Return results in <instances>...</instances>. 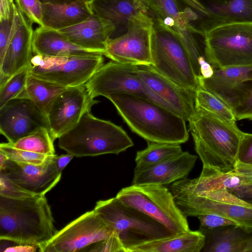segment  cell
<instances>
[{
    "label": "cell",
    "mask_w": 252,
    "mask_h": 252,
    "mask_svg": "<svg viewBox=\"0 0 252 252\" xmlns=\"http://www.w3.org/2000/svg\"><path fill=\"white\" fill-rule=\"evenodd\" d=\"M202 35L205 58L214 69L252 64V22L217 27Z\"/></svg>",
    "instance_id": "cell-7"
},
{
    "label": "cell",
    "mask_w": 252,
    "mask_h": 252,
    "mask_svg": "<svg viewBox=\"0 0 252 252\" xmlns=\"http://www.w3.org/2000/svg\"><path fill=\"white\" fill-rule=\"evenodd\" d=\"M54 141L49 130L42 128L11 144L19 149L53 156L55 155Z\"/></svg>",
    "instance_id": "cell-33"
},
{
    "label": "cell",
    "mask_w": 252,
    "mask_h": 252,
    "mask_svg": "<svg viewBox=\"0 0 252 252\" xmlns=\"http://www.w3.org/2000/svg\"><path fill=\"white\" fill-rule=\"evenodd\" d=\"M90 246L91 249L88 250L90 252H126L125 249L115 231L110 237Z\"/></svg>",
    "instance_id": "cell-39"
},
{
    "label": "cell",
    "mask_w": 252,
    "mask_h": 252,
    "mask_svg": "<svg viewBox=\"0 0 252 252\" xmlns=\"http://www.w3.org/2000/svg\"><path fill=\"white\" fill-rule=\"evenodd\" d=\"M200 67V77L203 78H209L214 74V68L206 60L205 56H201L198 59Z\"/></svg>",
    "instance_id": "cell-45"
},
{
    "label": "cell",
    "mask_w": 252,
    "mask_h": 252,
    "mask_svg": "<svg viewBox=\"0 0 252 252\" xmlns=\"http://www.w3.org/2000/svg\"><path fill=\"white\" fill-rule=\"evenodd\" d=\"M98 101L90 97L84 85L68 88L59 95L46 114L54 141L73 127L82 115Z\"/></svg>",
    "instance_id": "cell-14"
},
{
    "label": "cell",
    "mask_w": 252,
    "mask_h": 252,
    "mask_svg": "<svg viewBox=\"0 0 252 252\" xmlns=\"http://www.w3.org/2000/svg\"><path fill=\"white\" fill-rule=\"evenodd\" d=\"M15 5L14 0H0V21L14 17Z\"/></svg>",
    "instance_id": "cell-42"
},
{
    "label": "cell",
    "mask_w": 252,
    "mask_h": 252,
    "mask_svg": "<svg viewBox=\"0 0 252 252\" xmlns=\"http://www.w3.org/2000/svg\"><path fill=\"white\" fill-rule=\"evenodd\" d=\"M90 4L94 13L114 26L111 38L122 34V31L125 32L130 21L140 13L152 15L146 0H92Z\"/></svg>",
    "instance_id": "cell-22"
},
{
    "label": "cell",
    "mask_w": 252,
    "mask_h": 252,
    "mask_svg": "<svg viewBox=\"0 0 252 252\" xmlns=\"http://www.w3.org/2000/svg\"><path fill=\"white\" fill-rule=\"evenodd\" d=\"M147 147L136 153V169L144 168L161 162L183 152L180 144L147 142Z\"/></svg>",
    "instance_id": "cell-31"
},
{
    "label": "cell",
    "mask_w": 252,
    "mask_h": 252,
    "mask_svg": "<svg viewBox=\"0 0 252 252\" xmlns=\"http://www.w3.org/2000/svg\"><path fill=\"white\" fill-rule=\"evenodd\" d=\"M34 195H36L23 189L0 172V196L12 199H22Z\"/></svg>",
    "instance_id": "cell-37"
},
{
    "label": "cell",
    "mask_w": 252,
    "mask_h": 252,
    "mask_svg": "<svg viewBox=\"0 0 252 252\" xmlns=\"http://www.w3.org/2000/svg\"><path fill=\"white\" fill-rule=\"evenodd\" d=\"M238 162L252 165V134L244 132L239 148Z\"/></svg>",
    "instance_id": "cell-41"
},
{
    "label": "cell",
    "mask_w": 252,
    "mask_h": 252,
    "mask_svg": "<svg viewBox=\"0 0 252 252\" xmlns=\"http://www.w3.org/2000/svg\"><path fill=\"white\" fill-rule=\"evenodd\" d=\"M200 32L227 24L252 22V0H210Z\"/></svg>",
    "instance_id": "cell-23"
},
{
    "label": "cell",
    "mask_w": 252,
    "mask_h": 252,
    "mask_svg": "<svg viewBox=\"0 0 252 252\" xmlns=\"http://www.w3.org/2000/svg\"><path fill=\"white\" fill-rule=\"evenodd\" d=\"M136 71L146 85L182 117L189 121L195 110V92L176 85L158 72L152 64L136 65Z\"/></svg>",
    "instance_id": "cell-19"
},
{
    "label": "cell",
    "mask_w": 252,
    "mask_h": 252,
    "mask_svg": "<svg viewBox=\"0 0 252 252\" xmlns=\"http://www.w3.org/2000/svg\"><path fill=\"white\" fill-rule=\"evenodd\" d=\"M32 24L17 6L9 42L0 63V86L12 76L29 65L33 56Z\"/></svg>",
    "instance_id": "cell-17"
},
{
    "label": "cell",
    "mask_w": 252,
    "mask_h": 252,
    "mask_svg": "<svg viewBox=\"0 0 252 252\" xmlns=\"http://www.w3.org/2000/svg\"><path fill=\"white\" fill-rule=\"evenodd\" d=\"M205 236L203 252H240L242 230L238 225H229L214 229L199 228Z\"/></svg>",
    "instance_id": "cell-29"
},
{
    "label": "cell",
    "mask_w": 252,
    "mask_h": 252,
    "mask_svg": "<svg viewBox=\"0 0 252 252\" xmlns=\"http://www.w3.org/2000/svg\"><path fill=\"white\" fill-rule=\"evenodd\" d=\"M66 89L29 74L25 87L15 98L31 101L46 116L54 100Z\"/></svg>",
    "instance_id": "cell-30"
},
{
    "label": "cell",
    "mask_w": 252,
    "mask_h": 252,
    "mask_svg": "<svg viewBox=\"0 0 252 252\" xmlns=\"http://www.w3.org/2000/svg\"><path fill=\"white\" fill-rule=\"evenodd\" d=\"M39 249L37 245L16 244V245L7 247L4 252H34Z\"/></svg>",
    "instance_id": "cell-46"
},
{
    "label": "cell",
    "mask_w": 252,
    "mask_h": 252,
    "mask_svg": "<svg viewBox=\"0 0 252 252\" xmlns=\"http://www.w3.org/2000/svg\"><path fill=\"white\" fill-rule=\"evenodd\" d=\"M116 197L159 222L174 234L190 230L187 217L164 186L131 185L122 189Z\"/></svg>",
    "instance_id": "cell-9"
},
{
    "label": "cell",
    "mask_w": 252,
    "mask_h": 252,
    "mask_svg": "<svg viewBox=\"0 0 252 252\" xmlns=\"http://www.w3.org/2000/svg\"><path fill=\"white\" fill-rule=\"evenodd\" d=\"M170 191L186 217L216 214L233 220L246 230H252V205L236 197L228 189L197 194L172 184Z\"/></svg>",
    "instance_id": "cell-8"
},
{
    "label": "cell",
    "mask_w": 252,
    "mask_h": 252,
    "mask_svg": "<svg viewBox=\"0 0 252 252\" xmlns=\"http://www.w3.org/2000/svg\"><path fill=\"white\" fill-rule=\"evenodd\" d=\"M240 252H252V230L248 231L243 228Z\"/></svg>",
    "instance_id": "cell-47"
},
{
    "label": "cell",
    "mask_w": 252,
    "mask_h": 252,
    "mask_svg": "<svg viewBox=\"0 0 252 252\" xmlns=\"http://www.w3.org/2000/svg\"><path fill=\"white\" fill-rule=\"evenodd\" d=\"M245 184L243 178L235 170L223 173L211 167L203 165L201 173L198 178L193 179L187 178L172 184L199 194L220 189L229 190Z\"/></svg>",
    "instance_id": "cell-26"
},
{
    "label": "cell",
    "mask_w": 252,
    "mask_h": 252,
    "mask_svg": "<svg viewBox=\"0 0 252 252\" xmlns=\"http://www.w3.org/2000/svg\"><path fill=\"white\" fill-rule=\"evenodd\" d=\"M0 152L6 156L9 160L33 164H42L52 156L19 149L13 147L9 142L0 144Z\"/></svg>",
    "instance_id": "cell-35"
},
{
    "label": "cell",
    "mask_w": 252,
    "mask_h": 252,
    "mask_svg": "<svg viewBox=\"0 0 252 252\" xmlns=\"http://www.w3.org/2000/svg\"><path fill=\"white\" fill-rule=\"evenodd\" d=\"M8 159L6 156L0 152V167L2 166Z\"/></svg>",
    "instance_id": "cell-51"
},
{
    "label": "cell",
    "mask_w": 252,
    "mask_h": 252,
    "mask_svg": "<svg viewBox=\"0 0 252 252\" xmlns=\"http://www.w3.org/2000/svg\"><path fill=\"white\" fill-rule=\"evenodd\" d=\"M58 31L74 44L104 56L115 29L109 21L93 13L86 20Z\"/></svg>",
    "instance_id": "cell-21"
},
{
    "label": "cell",
    "mask_w": 252,
    "mask_h": 252,
    "mask_svg": "<svg viewBox=\"0 0 252 252\" xmlns=\"http://www.w3.org/2000/svg\"><path fill=\"white\" fill-rule=\"evenodd\" d=\"M198 80L200 87L232 108L252 88V64L214 69L210 78Z\"/></svg>",
    "instance_id": "cell-18"
},
{
    "label": "cell",
    "mask_w": 252,
    "mask_h": 252,
    "mask_svg": "<svg viewBox=\"0 0 252 252\" xmlns=\"http://www.w3.org/2000/svg\"><path fill=\"white\" fill-rule=\"evenodd\" d=\"M73 157L74 156L73 155L68 153L60 156L55 155L54 156V160L59 171L62 172Z\"/></svg>",
    "instance_id": "cell-48"
},
{
    "label": "cell",
    "mask_w": 252,
    "mask_h": 252,
    "mask_svg": "<svg viewBox=\"0 0 252 252\" xmlns=\"http://www.w3.org/2000/svg\"><path fill=\"white\" fill-rule=\"evenodd\" d=\"M54 222L45 195L22 199L0 196V240L39 247L57 232Z\"/></svg>",
    "instance_id": "cell-2"
},
{
    "label": "cell",
    "mask_w": 252,
    "mask_h": 252,
    "mask_svg": "<svg viewBox=\"0 0 252 252\" xmlns=\"http://www.w3.org/2000/svg\"><path fill=\"white\" fill-rule=\"evenodd\" d=\"M229 190L236 197L252 205V184L244 185Z\"/></svg>",
    "instance_id": "cell-43"
},
{
    "label": "cell",
    "mask_w": 252,
    "mask_h": 252,
    "mask_svg": "<svg viewBox=\"0 0 252 252\" xmlns=\"http://www.w3.org/2000/svg\"><path fill=\"white\" fill-rule=\"evenodd\" d=\"M16 5L32 24H42V3L40 0H16Z\"/></svg>",
    "instance_id": "cell-36"
},
{
    "label": "cell",
    "mask_w": 252,
    "mask_h": 252,
    "mask_svg": "<svg viewBox=\"0 0 252 252\" xmlns=\"http://www.w3.org/2000/svg\"><path fill=\"white\" fill-rule=\"evenodd\" d=\"M55 155L42 164L18 162L9 159L0 167V172L23 189L33 195H45L60 181Z\"/></svg>",
    "instance_id": "cell-16"
},
{
    "label": "cell",
    "mask_w": 252,
    "mask_h": 252,
    "mask_svg": "<svg viewBox=\"0 0 252 252\" xmlns=\"http://www.w3.org/2000/svg\"><path fill=\"white\" fill-rule=\"evenodd\" d=\"M197 158V156L188 151H183L151 166L134 168L131 185L165 186L186 179L194 167Z\"/></svg>",
    "instance_id": "cell-20"
},
{
    "label": "cell",
    "mask_w": 252,
    "mask_h": 252,
    "mask_svg": "<svg viewBox=\"0 0 252 252\" xmlns=\"http://www.w3.org/2000/svg\"><path fill=\"white\" fill-rule=\"evenodd\" d=\"M235 171L243 178L245 185L252 184V165L238 162Z\"/></svg>",
    "instance_id": "cell-44"
},
{
    "label": "cell",
    "mask_w": 252,
    "mask_h": 252,
    "mask_svg": "<svg viewBox=\"0 0 252 252\" xmlns=\"http://www.w3.org/2000/svg\"><path fill=\"white\" fill-rule=\"evenodd\" d=\"M93 13L90 3L83 0L65 4H42L40 26L60 30L86 20Z\"/></svg>",
    "instance_id": "cell-25"
},
{
    "label": "cell",
    "mask_w": 252,
    "mask_h": 252,
    "mask_svg": "<svg viewBox=\"0 0 252 252\" xmlns=\"http://www.w3.org/2000/svg\"><path fill=\"white\" fill-rule=\"evenodd\" d=\"M195 108L205 111L228 122L236 123L237 119L227 104L209 91L199 87L195 91Z\"/></svg>",
    "instance_id": "cell-32"
},
{
    "label": "cell",
    "mask_w": 252,
    "mask_h": 252,
    "mask_svg": "<svg viewBox=\"0 0 252 252\" xmlns=\"http://www.w3.org/2000/svg\"><path fill=\"white\" fill-rule=\"evenodd\" d=\"M200 221L199 228L214 229L229 225H238L233 220L216 214H206L197 217Z\"/></svg>",
    "instance_id": "cell-38"
},
{
    "label": "cell",
    "mask_w": 252,
    "mask_h": 252,
    "mask_svg": "<svg viewBox=\"0 0 252 252\" xmlns=\"http://www.w3.org/2000/svg\"><path fill=\"white\" fill-rule=\"evenodd\" d=\"M79 0H40L42 4H65L73 2Z\"/></svg>",
    "instance_id": "cell-50"
},
{
    "label": "cell",
    "mask_w": 252,
    "mask_h": 252,
    "mask_svg": "<svg viewBox=\"0 0 252 252\" xmlns=\"http://www.w3.org/2000/svg\"><path fill=\"white\" fill-rule=\"evenodd\" d=\"M189 6L194 9L197 12L206 16L208 14L207 10L205 5L202 4L199 0H183Z\"/></svg>",
    "instance_id": "cell-49"
},
{
    "label": "cell",
    "mask_w": 252,
    "mask_h": 252,
    "mask_svg": "<svg viewBox=\"0 0 252 252\" xmlns=\"http://www.w3.org/2000/svg\"><path fill=\"white\" fill-rule=\"evenodd\" d=\"M232 109L237 120H252V88Z\"/></svg>",
    "instance_id": "cell-40"
},
{
    "label": "cell",
    "mask_w": 252,
    "mask_h": 252,
    "mask_svg": "<svg viewBox=\"0 0 252 252\" xmlns=\"http://www.w3.org/2000/svg\"><path fill=\"white\" fill-rule=\"evenodd\" d=\"M154 17L141 13L129 23L126 31L109 39L104 56L123 64L150 65Z\"/></svg>",
    "instance_id": "cell-12"
},
{
    "label": "cell",
    "mask_w": 252,
    "mask_h": 252,
    "mask_svg": "<svg viewBox=\"0 0 252 252\" xmlns=\"http://www.w3.org/2000/svg\"><path fill=\"white\" fill-rule=\"evenodd\" d=\"M154 18L161 21L175 31L183 33L190 32L201 34L200 31L190 24V20L197 18V15L183 10L177 0H146Z\"/></svg>",
    "instance_id": "cell-28"
},
{
    "label": "cell",
    "mask_w": 252,
    "mask_h": 252,
    "mask_svg": "<svg viewBox=\"0 0 252 252\" xmlns=\"http://www.w3.org/2000/svg\"><path fill=\"white\" fill-rule=\"evenodd\" d=\"M32 51L34 55L49 57L102 55L74 44L58 30L40 26L33 32Z\"/></svg>",
    "instance_id": "cell-24"
},
{
    "label": "cell",
    "mask_w": 252,
    "mask_h": 252,
    "mask_svg": "<svg viewBox=\"0 0 252 252\" xmlns=\"http://www.w3.org/2000/svg\"><path fill=\"white\" fill-rule=\"evenodd\" d=\"M92 99L115 94L137 95L158 104L176 113L174 109L152 91L138 74L136 65L111 61L103 64L85 84Z\"/></svg>",
    "instance_id": "cell-11"
},
{
    "label": "cell",
    "mask_w": 252,
    "mask_h": 252,
    "mask_svg": "<svg viewBox=\"0 0 252 252\" xmlns=\"http://www.w3.org/2000/svg\"><path fill=\"white\" fill-rule=\"evenodd\" d=\"M28 66L17 72L0 86V108L15 98L23 89L29 75Z\"/></svg>",
    "instance_id": "cell-34"
},
{
    "label": "cell",
    "mask_w": 252,
    "mask_h": 252,
    "mask_svg": "<svg viewBox=\"0 0 252 252\" xmlns=\"http://www.w3.org/2000/svg\"><path fill=\"white\" fill-rule=\"evenodd\" d=\"M204 243L201 231L190 230L134 247L129 252H200Z\"/></svg>",
    "instance_id": "cell-27"
},
{
    "label": "cell",
    "mask_w": 252,
    "mask_h": 252,
    "mask_svg": "<svg viewBox=\"0 0 252 252\" xmlns=\"http://www.w3.org/2000/svg\"><path fill=\"white\" fill-rule=\"evenodd\" d=\"M188 122L203 165L223 173L234 171L244 133L236 123L223 121L198 108Z\"/></svg>",
    "instance_id": "cell-3"
},
{
    "label": "cell",
    "mask_w": 252,
    "mask_h": 252,
    "mask_svg": "<svg viewBox=\"0 0 252 252\" xmlns=\"http://www.w3.org/2000/svg\"><path fill=\"white\" fill-rule=\"evenodd\" d=\"M152 66L178 86L195 92L199 87L184 35L154 18L151 43Z\"/></svg>",
    "instance_id": "cell-5"
},
{
    "label": "cell",
    "mask_w": 252,
    "mask_h": 252,
    "mask_svg": "<svg viewBox=\"0 0 252 252\" xmlns=\"http://www.w3.org/2000/svg\"><path fill=\"white\" fill-rule=\"evenodd\" d=\"M94 210L117 233L126 252L147 243L176 235L149 216L125 205L116 197L98 201Z\"/></svg>",
    "instance_id": "cell-6"
},
{
    "label": "cell",
    "mask_w": 252,
    "mask_h": 252,
    "mask_svg": "<svg viewBox=\"0 0 252 252\" xmlns=\"http://www.w3.org/2000/svg\"><path fill=\"white\" fill-rule=\"evenodd\" d=\"M102 55L49 57L33 55L29 74L68 88L85 85L103 64Z\"/></svg>",
    "instance_id": "cell-10"
},
{
    "label": "cell",
    "mask_w": 252,
    "mask_h": 252,
    "mask_svg": "<svg viewBox=\"0 0 252 252\" xmlns=\"http://www.w3.org/2000/svg\"><path fill=\"white\" fill-rule=\"evenodd\" d=\"M42 128L49 130L46 116L31 101L14 98L0 108V131L10 144Z\"/></svg>",
    "instance_id": "cell-15"
},
{
    "label": "cell",
    "mask_w": 252,
    "mask_h": 252,
    "mask_svg": "<svg viewBox=\"0 0 252 252\" xmlns=\"http://www.w3.org/2000/svg\"><path fill=\"white\" fill-rule=\"evenodd\" d=\"M84 1H86L89 3L91 2V1L92 0H83Z\"/></svg>",
    "instance_id": "cell-52"
},
{
    "label": "cell",
    "mask_w": 252,
    "mask_h": 252,
    "mask_svg": "<svg viewBox=\"0 0 252 252\" xmlns=\"http://www.w3.org/2000/svg\"><path fill=\"white\" fill-rule=\"evenodd\" d=\"M87 110L79 122L58 138L59 147L75 157L118 155L133 146L126 132Z\"/></svg>",
    "instance_id": "cell-4"
},
{
    "label": "cell",
    "mask_w": 252,
    "mask_h": 252,
    "mask_svg": "<svg viewBox=\"0 0 252 252\" xmlns=\"http://www.w3.org/2000/svg\"><path fill=\"white\" fill-rule=\"evenodd\" d=\"M115 231L92 210L82 215L39 247L41 252H73L110 237Z\"/></svg>",
    "instance_id": "cell-13"
},
{
    "label": "cell",
    "mask_w": 252,
    "mask_h": 252,
    "mask_svg": "<svg viewBox=\"0 0 252 252\" xmlns=\"http://www.w3.org/2000/svg\"><path fill=\"white\" fill-rule=\"evenodd\" d=\"M134 133L147 142L183 144L189 139L186 121L174 111L132 94L106 96Z\"/></svg>",
    "instance_id": "cell-1"
}]
</instances>
